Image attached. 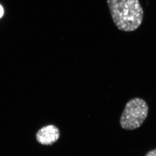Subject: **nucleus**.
I'll return each mask as SVG.
<instances>
[{"label":"nucleus","instance_id":"1","mask_svg":"<svg viewBox=\"0 0 156 156\" xmlns=\"http://www.w3.org/2000/svg\"><path fill=\"white\" fill-rule=\"evenodd\" d=\"M112 20L122 31L137 30L143 22L144 11L139 0H107Z\"/></svg>","mask_w":156,"mask_h":156},{"label":"nucleus","instance_id":"2","mask_svg":"<svg viewBox=\"0 0 156 156\" xmlns=\"http://www.w3.org/2000/svg\"><path fill=\"white\" fill-rule=\"evenodd\" d=\"M149 108L143 99L136 98L129 101L120 119L122 128L132 130L141 126L147 117Z\"/></svg>","mask_w":156,"mask_h":156},{"label":"nucleus","instance_id":"3","mask_svg":"<svg viewBox=\"0 0 156 156\" xmlns=\"http://www.w3.org/2000/svg\"><path fill=\"white\" fill-rule=\"evenodd\" d=\"M60 137V131L54 125H49L38 130L37 140L38 143L44 145H51L57 141Z\"/></svg>","mask_w":156,"mask_h":156},{"label":"nucleus","instance_id":"4","mask_svg":"<svg viewBox=\"0 0 156 156\" xmlns=\"http://www.w3.org/2000/svg\"><path fill=\"white\" fill-rule=\"evenodd\" d=\"M145 156H156V149H154L148 152Z\"/></svg>","mask_w":156,"mask_h":156},{"label":"nucleus","instance_id":"5","mask_svg":"<svg viewBox=\"0 0 156 156\" xmlns=\"http://www.w3.org/2000/svg\"><path fill=\"white\" fill-rule=\"evenodd\" d=\"M4 14V9L2 6L0 5V18L3 16Z\"/></svg>","mask_w":156,"mask_h":156}]
</instances>
